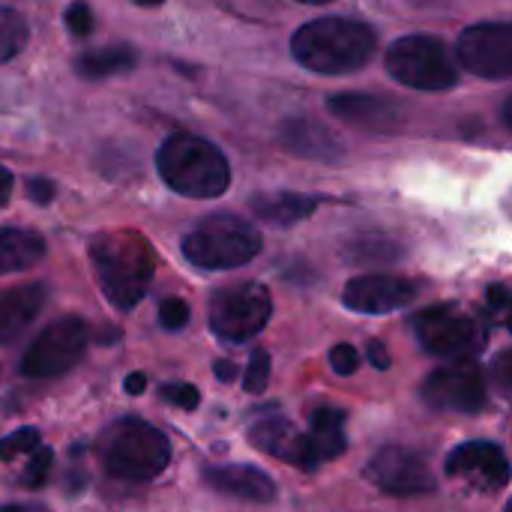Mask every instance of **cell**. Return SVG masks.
<instances>
[{
  "mask_svg": "<svg viewBox=\"0 0 512 512\" xmlns=\"http://www.w3.org/2000/svg\"><path fill=\"white\" fill-rule=\"evenodd\" d=\"M318 207V198L312 195H297V192H276V195H258L252 201V210L258 219L264 222H273L279 228H288V225H297L303 222L306 216H312Z\"/></svg>",
  "mask_w": 512,
  "mask_h": 512,
  "instance_id": "cell-20",
  "label": "cell"
},
{
  "mask_svg": "<svg viewBox=\"0 0 512 512\" xmlns=\"http://www.w3.org/2000/svg\"><path fill=\"white\" fill-rule=\"evenodd\" d=\"M456 51L477 78H512V21H486L462 30Z\"/></svg>",
  "mask_w": 512,
  "mask_h": 512,
  "instance_id": "cell-9",
  "label": "cell"
},
{
  "mask_svg": "<svg viewBox=\"0 0 512 512\" xmlns=\"http://www.w3.org/2000/svg\"><path fill=\"white\" fill-rule=\"evenodd\" d=\"M330 366H333L336 375H345V378L354 375V372L360 369V354H357V348L348 345V342L333 345V351H330Z\"/></svg>",
  "mask_w": 512,
  "mask_h": 512,
  "instance_id": "cell-31",
  "label": "cell"
},
{
  "mask_svg": "<svg viewBox=\"0 0 512 512\" xmlns=\"http://www.w3.org/2000/svg\"><path fill=\"white\" fill-rule=\"evenodd\" d=\"M261 252V234L240 216H207L195 231L183 237V255L201 270H234L249 264Z\"/></svg>",
  "mask_w": 512,
  "mask_h": 512,
  "instance_id": "cell-5",
  "label": "cell"
},
{
  "mask_svg": "<svg viewBox=\"0 0 512 512\" xmlns=\"http://www.w3.org/2000/svg\"><path fill=\"white\" fill-rule=\"evenodd\" d=\"M414 3H435V0H414Z\"/></svg>",
  "mask_w": 512,
  "mask_h": 512,
  "instance_id": "cell-44",
  "label": "cell"
},
{
  "mask_svg": "<svg viewBox=\"0 0 512 512\" xmlns=\"http://www.w3.org/2000/svg\"><path fill=\"white\" fill-rule=\"evenodd\" d=\"M330 111L339 114L342 120L360 126V129H393L396 123V108L381 99V96H369V93H342L330 99Z\"/></svg>",
  "mask_w": 512,
  "mask_h": 512,
  "instance_id": "cell-18",
  "label": "cell"
},
{
  "mask_svg": "<svg viewBox=\"0 0 512 512\" xmlns=\"http://www.w3.org/2000/svg\"><path fill=\"white\" fill-rule=\"evenodd\" d=\"M90 345V327L81 318H57L48 324L18 360L24 378H57L78 366Z\"/></svg>",
  "mask_w": 512,
  "mask_h": 512,
  "instance_id": "cell-8",
  "label": "cell"
},
{
  "mask_svg": "<svg viewBox=\"0 0 512 512\" xmlns=\"http://www.w3.org/2000/svg\"><path fill=\"white\" fill-rule=\"evenodd\" d=\"M423 399L435 411L477 414L486 405V378L477 363H453L423 381Z\"/></svg>",
  "mask_w": 512,
  "mask_h": 512,
  "instance_id": "cell-11",
  "label": "cell"
},
{
  "mask_svg": "<svg viewBox=\"0 0 512 512\" xmlns=\"http://www.w3.org/2000/svg\"><path fill=\"white\" fill-rule=\"evenodd\" d=\"M411 327L423 351L435 357H456L477 339L474 321L462 315L456 306H429L411 318Z\"/></svg>",
  "mask_w": 512,
  "mask_h": 512,
  "instance_id": "cell-12",
  "label": "cell"
},
{
  "mask_svg": "<svg viewBox=\"0 0 512 512\" xmlns=\"http://www.w3.org/2000/svg\"><path fill=\"white\" fill-rule=\"evenodd\" d=\"M267 384H270V354L264 348H255L249 354V366L243 372V390L258 396L267 390Z\"/></svg>",
  "mask_w": 512,
  "mask_h": 512,
  "instance_id": "cell-25",
  "label": "cell"
},
{
  "mask_svg": "<svg viewBox=\"0 0 512 512\" xmlns=\"http://www.w3.org/2000/svg\"><path fill=\"white\" fill-rule=\"evenodd\" d=\"M45 306V285L30 282L0 294V345L15 342Z\"/></svg>",
  "mask_w": 512,
  "mask_h": 512,
  "instance_id": "cell-17",
  "label": "cell"
},
{
  "mask_svg": "<svg viewBox=\"0 0 512 512\" xmlns=\"http://www.w3.org/2000/svg\"><path fill=\"white\" fill-rule=\"evenodd\" d=\"M366 480L375 483L381 492L396 495V498H411V495H429L438 486V477L426 465L423 456L405 450V447H384L378 450L369 465H366Z\"/></svg>",
  "mask_w": 512,
  "mask_h": 512,
  "instance_id": "cell-10",
  "label": "cell"
},
{
  "mask_svg": "<svg viewBox=\"0 0 512 512\" xmlns=\"http://www.w3.org/2000/svg\"><path fill=\"white\" fill-rule=\"evenodd\" d=\"M507 327H510V333H512V315H510V321H507Z\"/></svg>",
  "mask_w": 512,
  "mask_h": 512,
  "instance_id": "cell-45",
  "label": "cell"
},
{
  "mask_svg": "<svg viewBox=\"0 0 512 512\" xmlns=\"http://www.w3.org/2000/svg\"><path fill=\"white\" fill-rule=\"evenodd\" d=\"M489 381H492V387H495L501 396L512 399V348L510 351H501V354L489 363Z\"/></svg>",
  "mask_w": 512,
  "mask_h": 512,
  "instance_id": "cell-28",
  "label": "cell"
},
{
  "mask_svg": "<svg viewBox=\"0 0 512 512\" xmlns=\"http://www.w3.org/2000/svg\"><path fill=\"white\" fill-rule=\"evenodd\" d=\"M282 141L300 156H312V159H336L339 156V150L333 144V135L324 126H315V123H306V120L285 123Z\"/></svg>",
  "mask_w": 512,
  "mask_h": 512,
  "instance_id": "cell-23",
  "label": "cell"
},
{
  "mask_svg": "<svg viewBox=\"0 0 512 512\" xmlns=\"http://www.w3.org/2000/svg\"><path fill=\"white\" fill-rule=\"evenodd\" d=\"M27 36L30 30H27L24 15L15 9H0V63L21 54V48L27 45Z\"/></svg>",
  "mask_w": 512,
  "mask_h": 512,
  "instance_id": "cell-24",
  "label": "cell"
},
{
  "mask_svg": "<svg viewBox=\"0 0 512 512\" xmlns=\"http://www.w3.org/2000/svg\"><path fill=\"white\" fill-rule=\"evenodd\" d=\"M309 447H312V456L315 462H330V459H339L348 447L345 441V411L342 408H318L312 414V432H309Z\"/></svg>",
  "mask_w": 512,
  "mask_h": 512,
  "instance_id": "cell-19",
  "label": "cell"
},
{
  "mask_svg": "<svg viewBox=\"0 0 512 512\" xmlns=\"http://www.w3.org/2000/svg\"><path fill=\"white\" fill-rule=\"evenodd\" d=\"M504 512H512V498H510V501H507V507H504Z\"/></svg>",
  "mask_w": 512,
  "mask_h": 512,
  "instance_id": "cell-43",
  "label": "cell"
},
{
  "mask_svg": "<svg viewBox=\"0 0 512 512\" xmlns=\"http://www.w3.org/2000/svg\"><path fill=\"white\" fill-rule=\"evenodd\" d=\"M159 324L165 327V330H183L186 324H189V306L183 303V300H177V297H171V300H162L159 303Z\"/></svg>",
  "mask_w": 512,
  "mask_h": 512,
  "instance_id": "cell-30",
  "label": "cell"
},
{
  "mask_svg": "<svg viewBox=\"0 0 512 512\" xmlns=\"http://www.w3.org/2000/svg\"><path fill=\"white\" fill-rule=\"evenodd\" d=\"M27 195H30L36 204H48V201L54 198V183L45 180V177H33V180H27Z\"/></svg>",
  "mask_w": 512,
  "mask_h": 512,
  "instance_id": "cell-33",
  "label": "cell"
},
{
  "mask_svg": "<svg viewBox=\"0 0 512 512\" xmlns=\"http://www.w3.org/2000/svg\"><path fill=\"white\" fill-rule=\"evenodd\" d=\"M366 357H369V366L372 369H378V372H387L390 369V354H387V348L378 339H372L366 345Z\"/></svg>",
  "mask_w": 512,
  "mask_h": 512,
  "instance_id": "cell-34",
  "label": "cell"
},
{
  "mask_svg": "<svg viewBox=\"0 0 512 512\" xmlns=\"http://www.w3.org/2000/svg\"><path fill=\"white\" fill-rule=\"evenodd\" d=\"M66 24H69V33H72V36H78V39L90 36V33H93V12H90V6L81 3V0H75V3L66 9Z\"/></svg>",
  "mask_w": 512,
  "mask_h": 512,
  "instance_id": "cell-32",
  "label": "cell"
},
{
  "mask_svg": "<svg viewBox=\"0 0 512 512\" xmlns=\"http://www.w3.org/2000/svg\"><path fill=\"white\" fill-rule=\"evenodd\" d=\"M138 66V51L132 45H108L99 51H87L75 60L81 78H108Z\"/></svg>",
  "mask_w": 512,
  "mask_h": 512,
  "instance_id": "cell-22",
  "label": "cell"
},
{
  "mask_svg": "<svg viewBox=\"0 0 512 512\" xmlns=\"http://www.w3.org/2000/svg\"><path fill=\"white\" fill-rule=\"evenodd\" d=\"M504 123L512 129V96L507 99V105H504Z\"/></svg>",
  "mask_w": 512,
  "mask_h": 512,
  "instance_id": "cell-39",
  "label": "cell"
},
{
  "mask_svg": "<svg viewBox=\"0 0 512 512\" xmlns=\"http://www.w3.org/2000/svg\"><path fill=\"white\" fill-rule=\"evenodd\" d=\"M213 375H216L222 384H231V381H237V366H234L231 360H216V363H213Z\"/></svg>",
  "mask_w": 512,
  "mask_h": 512,
  "instance_id": "cell-36",
  "label": "cell"
},
{
  "mask_svg": "<svg viewBox=\"0 0 512 512\" xmlns=\"http://www.w3.org/2000/svg\"><path fill=\"white\" fill-rule=\"evenodd\" d=\"M300 3H330V0H300Z\"/></svg>",
  "mask_w": 512,
  "mask_h": 512,
  "instance_id": "cell-42",
  "label": "cell"
},
{
  "mask_svg": "<svg viewBox=\"0 0 512 512\" xmlns=\"http://www.w3.org/2000/svg\"><path fill=\"white\" fill-rule=\"evenodd\" d=\"M159 177L168 189L186 198H219L231 186V165L225 153L192 132H174L156 153Z\"/></svg>",
  "mask_w": 512,
  "mask_h": 512,
  "instance_id": "cell-2",
  "label": "cell"
},
{
  "mask_svg": "<svg viewBox=\"0 0 512 512\" xmlns=\"http://www.w3.org/2000/svg\"><path fill=\"white\" fill-rule=\"evenodd\" d=\"M387 69L399 84L426 93L450 90L459 81L447 45L438 36H426V33L396 39L387 51Z\"/></svg>",
  "mask_w": 512,
  "mask_h": 512,
  "instance_id": "cell-6",
  "label": "cell"
},
{
  "mask_svg": "<svg viewBox=\"0 0 512 512\" xmlns=\"http://www.w3.org/2000/svg\"><path fill=\"white\" fill-rule=\"evenodd\" d=\"M414 297H417V282L393 273L354 276L342 291V303L360 315H387L405 309L408 303H414Z\"/></svg>",
  "mask_w": 512,
  "mask_h": 512,
  "instance_id": "cell-13",
  "label": "cell"
},
{
  "mask_svg": "<svg viewBox=\"0 0 512 512\" xmlns=\"http://www.w3.org/2000/svg\"><path fill=\"white\" fill-rule=\"evenodd\" d=\"M135 3H141V6H159V3H165V0H135Z\"/></svg>",
  "mask_w": 512,
  "mask_h": 512,
  "instance_id": "cell-40",
  "label": "cell"
},
{
  "mask_svg": "<svg viewBox=\"0 0 512 512\" xmlns=\"http://www.w3.org/2000/svg\"><path fill=\"white\" fill-rule=\"evenodd\" d=\"M105 471L126 483H147L171 462V441L141 417H123L102 435Z\"/></svg>",
  "mask_w": 512,
  "mask_h": 512,
  "instance_id": "cell-4",
  "label": "cell"
},
{
  "mask_svg": "<svg viewBox=\"0 0 512 512\" xmlns=\"http://www.w3.org/2000/svg\"><path fill=\"white\" fill-rule=\"evenodd\" d=\"M90 261L111 306L129 312L153 279V252L138 234H99L90 243Z\"/></svg>",
  "mask_w": 512,
  "mask_h": 512,
  "instance_id": "cell-3",
  "label": "cell"
},
{
  "mask_svg": "<svg viewBox=\"0 0 512 512\" xmlns=\"http://www.w3.org/2000/svg\"><path fill=\"white\" fill-rule=\"evenodd\" d=\"M144 387H147V378H144L141 372H132V375H126V381H123V390H126L129 396H141Z\"/></svg>",
  "mask_w": 512,
  "mask_h": 512,
  "instance_id": "cell-37",
  "label": "cell"
},
{
  "mask_svg": "<svg viewBox=\"0 0 512 512\" xmlns=\"http://www.w3.org/2000/svg\"><path fill=\"white\" fill-rule=\"evenodd\" d=\"M9 192H12V174L0 165V207L9 201Z\"/></svg>",
  "mask_w": 512,
  "mask_h": 512,
  "instance_id": "cell-38",
  "label": "cell"
},
{
  "mask_svg": "<svg viewBox=\"0 0 512 512\" xmlns=\"http://www.w3.org/2000/svg\"><path fill=\"white\" fill-rule=\"evenodd\" d=\"M51 465H54V453H51L48 447H39V450L33 453L30 465L24 468L21 483H24L27 489H42L45 480H48V474H51Z\"/></svg>",
  "mask_w": 512,
  "mask_h": 512,
  "instance_id": "cell-27",
  "label": "cell"
},
{
  "mask_svg": "<svg viewBox=\"0 0 512 512\" xmlns=\"http://www.w3.org/2000/svg\"><path fill=\"white\" fill-rule=\"evenodd\" d=\"M159 393H162L165 402H171V405H177L183 411H195L201 405V393L192 384H162Z\"/></svg>",
  "mask_w": 512,
  "mask_h": 512,
  "instance_id": "cell-29",
  "label": "cell"
},
{
  "mask_svg": "<svg viewBox=\"0 0 512 512\" xmlns=\"http://www.w3.org/2000/svg\"><path fill=\"white\" fill-rule=\"evenodd\" d=\"M273 315V297L261 282H237L210 297V330L228 345L255 339Z\"/></svg>",
  "mask_w": 512,
  "mask_h": 512,
  "instance_id": "cell-7",
  "label": "cell"
},
{
  "mask_svg": "<svg viewBox=\"0 0 512 512\" xmlns=\"http://www.w3.org/2000/svg\"><path fill=\"white\" fill-rule=\"evenodd\" d=\"M486 303L492 309H504V306H512V294L504 285H489L486 288Z\"/></svg>",
  "mask_w": 512,
  "mask_h": 512,
  "instance_id": "cell-35",
  "label": "cell"
},
{
  "mask_svg": "<svg viewBox=\"0 0 512 512\" xmlns=\"http://www.w3.org/2000/svg\"><path fill=\"white\" fill-rule=\"evenodd\" d=\"M375 45H378L375 30L351 18L309 21L291 39V51L297 63L318 75H348L363 69L372 60Z\"/></svg>",
  "mask_w": 512,
  "mask_h": 512,
  "instance_id": "cell-1",
  "label": "cell"
},
{
  "mask_svg": "<svg viewBox=\"0 0 512 512\" xmlns=\"http://www.w3.org/2000/svg\"><path fill=\"white\" fill-rule=\"evenodd\" d=\"M249 441L255 450L273 456V459H282L294 468H303V471H315L318 462L312 456V447H309V435H303L294 423H288L285 417H264L258 423L249 426Z\"/></svg>",
  "mask_w": 512,
  "mask_h": 512,
  "instance_id": "cell-15",
  "label": "cell"
},
{
  "mask_svg": "<svg viewBox=\"0 0 512 512\" xmlns=\"http://www.w3.org/2000/svg\"><path fill=\"white\" fill-rule=\"evenodd\" d=\"M39 441H42L39 429L21 426V429H15L12 435H6V438L0 441V459L9 462V459H15L18 453H36V450H39Z\"/></svg>",
  "mask_w": 512,
  "mask_h": 512,
  "instance_id": "cell-26",
  "label": "cell"
},
{
  "mask_svg": "<svg viewBox=\"0 0 512 512\" xmlns=\"http://www.w3.org/2000/svg\"><path fill=\"white\" fill-rule=\"evenodd\" d=\"M204 483L228 498L249 501V504H270L276 498V483L252 465H213L204 468Z\"/></svg>",
  "mask_w": 512,
  "mask_h": 512,
  "instance_id": "cell-16",
  "label": "cell"
},
{
  "mask_svg": "<svg viewBox=\"0 0 512 512\" xmlns=\"http://www.w3.org/2000/svg\"><path fill=\"white\" fill-rule=\"evenodd\" d=\"M444 471L450 477H471L486 489H504L512 477L507 453L492 441H468V444L456 447L447 456Z\"/></svg>",
  "mask_w": 512,
  "mask_h": 512,
  "instance_id": "cell-14",
  "label": "cell"
},
{
  "mask_svg": "<svg viewBox=\"0 0 512 512\" xmlns=\"http://www.w3.org/2000/svg\"><path fill=\"white\" fill-rule=\"evenodd\" d=\"M45 258V240L33 231L0 228V273H21Z\"/></svg>",
  "mask_w": 512,
  "mask_h": 512,
  "instance_id": "cell-21",
  "label": "cell"
},
{
  "mask_svg": "<svg viewBox=\"0 0 512 512\" xmlns=\"http://www.w3.org/2000/svg\"><path fill=\"white\" fill-rule=\"evenodd\" d=\"M0 512H30V510H27V507H3Z\"/></svg>",
  "mask_w": 512,
  "mask_h": 512,
  "instance_id": "cell-41",
  "label": "cell"
}]
</instances>
